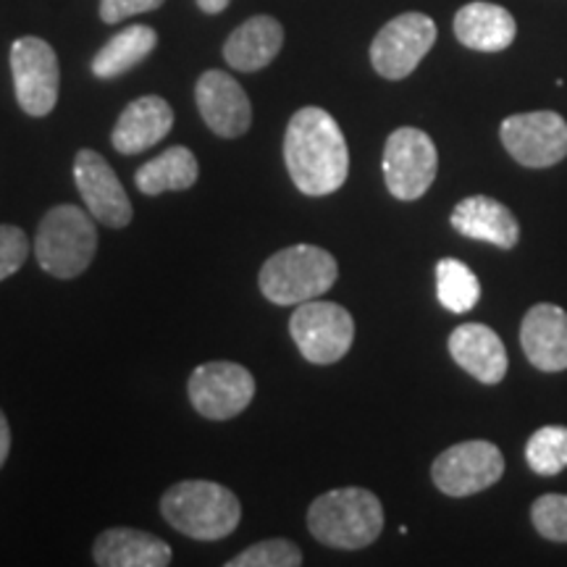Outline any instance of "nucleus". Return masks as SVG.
<instances>
[{"label": "nucleus", "mask_w": 567, "mask_h": 567, "mask_svg": "<svg viewBox=\"0 0 567 567\" xmlns=\"http://www.w3.org/2000/svg\"><path fill=\"white\" fill-rule=\"evenodd\" d=\"M174 126V111L163 97L145 95L132 101L113 126L111 145L122 155L151 151Z\"/></svg>", "instance_id": "nucleus-17"}, {"label": "nucleus", "mask_w": 567, "mask_h": 567, "mask_svg": "<svg viewBox=\"0 0 567 567\" xmlns=\"http://www.w3.org/2000/svg\"><path fill=\"white\" fill-rule=\"evenodd\" d=\"M384 182L396 200H417L436 179L439 153L434 140L415 126H402L389 134L384 145Z\"/></svg>", "instance_id": "nucleus-7"}, {"label": "nucleus", "mask_w": 567, "mask_h": 567, "mask_svg": "<svg viewBox=\"0 0 567 567\" xmlns=\"http://www.w3.org/2000/svg\"><path fill=\"white\" fill-rule=\"evenodd\" d=\"M436 297L450 313H467L481 300L478 276L463 260L444 258L436 264Z\"/></svg>", "instance_id": "nucleus-24"}, {"label": "nucleus", "mask_w": 567, "mask_h": 567, "mask_svg": "<svg viewBox=\"0 0 567 567\" xmlns=\"http://www.w3.org/2000/svg\"><path fill=\"white\" fill-rule=\"evenodd\" d=\"M229 3L231 0H197V6H200V11L205 13H221Z\"/></svg>", "instance_id": "nucleus-31"}, {"label": "nucleus", "mask_w": 567, "mask_h": 567, "mask_svg": "<svg viewBox=\"0 0 567 567\" xmlns=\"http://www.w3.org/2000/svg\"><path fill=\"white\" fill-rule=\"evenodd\" d=\"M452 226L467 239L496 245L502 250H513L520 243V224H517L515 213L486 195L465 197L452 210Z\"/></svg>", "instance_id": "nucleus-18"}, {"label": "nucleus", "mask_w": 567, "mask_h": 567, "mask_svg": "<svg viewBox=\"0 0 567 567\" xmlns=\"http://www.w3.org/2000/svg\"><path fill=\"white\" fill-rule=\"evenodd\" d=\"M189 402L208 421H231L250 408L255 379L245 365L216 360L197 365L189 375Z\"/></svg>", "instance_id": "nucleus-11"}, {"label": "nucleus", "mask_w": 567, "mask_h": 567, "mask_svg": "<svg viewBox=\"0 0 567 567\" xmlns=\"http://www.w3.org/2000/svg\"><path fill=\"white\" fill-rule=\"evenodd\" d=\"M505 151L528 168H549L567 158V122L555 111L507 116L499 126Z\"/></svg>", "instance_id": "nucleus-12"}, {"label": "nucleus", "mask_w": 567, "mask_h": 567, "mask_svg": "<svg viewBox=\"0 0 567 567\" xmlns=\"http://www.w3.org/2000/svg\"><path fill=\"white\" fill-rule=\"evenodd\" d=\"M520 344L530 365L544 373L567 368V310L551 302H538L520 326Z\"/></svg>", "instance_id": "nucleus-15"}, {"label": "nucleus", "mask_w": 567, "mask_h": 567, "mask_svg": "<svg viewBox=\"0 0 567 567\" xmlns=\"http://www.w3.org/2000/svg\"><path fill=\"white\" fill-rule=\"evenodd\" d=\"M339 276L337 258L316 245L284 247L260 268L258 284L274 305H302L329 292Z\"/></svg>", "instance_id": "nucleus-4"}, {"label": "nucleus", "mask_w": 567, "mask_h": 567, "mask_svg": "<svg viewBox=\"0 0 567 567\" xmlns=\"http://www.w3.org/2000/svg\"><path fill=\"white\" fill-rule=\"evenodd\" d=\"M172 557L161 536L137 528H109L92 544V559L101 567H166Z\"/></svg>", "instance_id": "nucleus-19"}, {"label": "nucleus", "mask_w": 567, "mask_h": 567, "mask_svg": "<svg viewBox=\"0 0 567 567\" xmlns=\"http://www.w3.org/2000/svg\"><path fill=\"white\" fill-rule=\"evenodd\" d=\"M289 334L308 363L331 365L342 360L354 342L350 310L337 302L308 300L289 318Z\"/></svg>", "instance_id": "nucleus-6"}, {"label": "nucleus", "mask_w": 567, "mask_h": 567, "mask_svg": "<svg viewBox=\"0 0 567 567\" xmlns=\"http://www.w3.org/2000/svg\"><path fill=\"white\" fill-rule=\"evenodd\" d=\"M30 258V237L24 229L11 224H0V281L19 271Z\"/></svg>", "instance_id": "nucleus-28"}, {"label": "nucleus", "mask_w": 567, "mask_h": 567, "mask_svg": "<svg viewBox=\"0 0 567 567\" xmlns=\"http://www.w3.org/2000/svg\"><path fill=\"white\" fill-rule=\"evenodd\" d=\"M74 182L95 221L111 226V229L130 226L134 216L130 195H126L124 184L118 182L116 172L101 153L87 151V147L76 153Z\"/></svg>", "instance_id": "nucleus-13"}, {"label": "nucleus", "mask_w": 567, "mask_h": 567, "mask_svg": "<svg viewBox=\"0 0 567 567\" xmlns=\"http://www.w3.org/2000/svg\"><path fill=\"white\" fill-rule=\"evenodd\" d=\"M161 515L182 536L218 542L243 520V505L231 488L213 481H182L163 494Z\"/></svg>", "instance_id": "nucleus-3"}, {"label": "nucleus", "mask_w": 567, "mask_h": 567, "mask_svg": "<svg viewBox=\"0 0 567 567\" xmlns=\"http://www.w3.org/2000/svg\"><path fill=\"white\" fill-rule=\"evenodd\" d=\"M158 45V34H155L153 27L134 24L126 27L118 34L105 42L101 51L92 59V74L97 80H113V76H122L126 71L137 66L155 51Z\"/></svg>", "instance_id": "nucleus-23"}, {"label": "nucleus", "mask_w": 567, "mask_h": 567, "mask_svg": "<svg viewBox=\"0 0 567 567\" xmlns=\"http://www.w3.org/2000/svg\"><path fill=\"white\" fill-rule=\"evenodd\" d=\"M284 45V27L274 17H252L229 34L224 45V59L231 69L252 71L266 69Z\"/></svg>", "instance_id": "nucleus-21"}, {"label": "nucleus", "mask_w": 567, "mask_h": 567, "mask_svg": "<svg viewBox=\"0 0 567 567\" xmlns=\"http://www.w3.org/2000/svg\"><path fill=\"white\" fill-rule=\"evenodd\" d=\"M502 473H505V457L499 446L484 439L450 446L431 465V478L446 496H473L484 492L502 478Z\"/></svg>", "instance_id": "nucleus-10"}, {"label": "nucleus", "mask_w": 567, "mask_h": 567, "mask_svg": "<svg viewBox=\"0 0 567 567\" xmlns=\"http://www.w3.org/2000/svg\"><path fill=\"white\" fill-rule=\"evenodd\" d=\"M197 174H200V166H197L195 153L184 145H174L158 158L140 166L134 184L142 195L158 197L163 193H184L197 182Z\"/></svg>", "instance_id": "nucleus-22"}, {"label": "nucleus", "mask_w": 567, "mask_h": 567, "mask_svg": "<svg viewBox=\"0 0 567 567\" xmlns=\"http://www.w3.org/2000/svg\"><path fill=\"white\" fill-rule=\"evenodd\" d=\"M13 90L27 116H48L59 103V55L42 38H19L9 53Z\"/></svg>", "instance_id": "nucleus-8"}, {"label": "nucleus", "mask_w": 567, "mask_h": 567, "mask_svg": "<svg viewBox=\"0 0 567 567\" xmlns=\"http://www.w3.org/2000/svg\"><path fill=\"white\" fill-rule=\"evenodd\" d=\"M284 161L302 195L337 193L350 174V151L337 118L316 105L297 111L284 134Z\"/></svg>", "instance_id": "nucleus-1"}, {"label": "nucleus", "mask_w": 567, "mask_h": 567, "mask_svg": "<svg viewBox=\"0 0 567 567\" xmlns=\"http://www.w3.org/2000/svg\"><path fill=\"white\" fill-rule=\"evenodd\" d=\"M436 42V24L425 13L410 11L381 27L371 42V63L384 80H405Z\"/></svg>", "instance_id": "nucleus-9"}, {"label": "nucleus", "mask_w": 567, "mask_h": 567, "mask_svg": "<svg viewBox=\"0 0 567 567\" xmlns=\"http://www.w3.org/2000/svg\"><path fill=\"white\" fill-rule=\"evenodd\" d=\"M534 528L549 542L567 544V494H544L530 507Z\"/></svg>", "instance_id": "nucleus-27"}, {"label": "nucleus", "mask_w": 567, "mask_h": 567, "mask_svg": "<svg viewBox=\"0 0 567 567\" xmlns=\"http://www.w3.org/2000/svg\"><path fill=\"white\" fill-rule=\"evenodd\" d=\"M452 360L481 384L494 386L507 375V350L484 323H463L450 334Z\"/></svg>", "instance_id": "nucleus-16"}, {"label": "nucleus", "mask_w": 567, "mask_h": 567, "mask_svg": "<svg viewBox=\"0 0 567 567\" xmlns=\"http://www.w3.org/2000/svg\"><path fill=\"white\" fill-rule=\"evenodd\" d=\"M229 567H300L302 551L289 538H266L226 563Z\"/></svg>", "instance_id": "nucleus-26"}, {"label": "nucleus", "mask_w": 567, "mask_h": 567, "mask_svg": "<svg viewBox=\"0 0 567 567\" xmlns=\"http://www.w3.org/2000/svg\"><path fill=\"white\" fill-rule=\"evenodd\" d=\"M526 463L538 476H557L567 467V425H544L530 434Z\"/></svg>", "instance_id": "nucleus-25"}, {"label": "nucleus", "mask_w": 567, "mask_h": 567, "mask_svg": "<svg viewBox=\"0 0 567 567\" xmlns=\"http://www.w3.org/2000/svg\"><path fill=\"white\" fill-rule=\"evenodd\" d=\"M9 452H11V425H9V417L3 415V410H0V467H3L6 460H9Z\"/></svg>", "instance_id": "nucleus-30"}, {"label": "nucleus", "mask_w": 567, "mask_h": 567, "mask_svg": "<svg viewBox=\"0 0 567 567\" xmlns=\"http://www.w3.org/2000/svg\"><path fill=\"white\" fill-rule=\"evenodd\" d=\"M97 252V229L90 210L76 205H55L42 216L34 255L45 274L55 279H76Z\"/></svg>", "instance_id": "nucleus-5"}, {"label": "nucleus", "mask_w": 567, "mask_h": 567, "mask_svg": "<svg viewBox=\"0 0 567 567\" xmlns=\"http://www.w3.org/2000/svg\"><path fill=\"white\" fill-rule=\"evenodd\" d=\"M513 13L496 3H467L455 13V38L478 53H499L515 42Z\"/></svg>", "instance_id": "nucleus-20"}, {"label": "nucleus", "mask_w": 567, "mask_h": 567, "mask_svg": "<svg viewBox=\"0 0 567 567\" xmlns=\"http://www.w3.org/2000/svg\"><path fill=\"white\" fill-rule=\"evenodd\" d=\"M195 101L203 122L224 140L243 137L252 124V105L243 84L224 71H205L195 84Z\"/></svg>", "instance_id": "nucleus-14"}, {"label": "nucleus", "mask_w": 567, "mask_h": 567, "mask_svg": "<svg viewBox=\"0 0 567 567\" xmlns=\"http://www.w3.org/2000/svg\"><path fill=\"white\" fill-rule=\"evenodd\" d=\"M308 528L323 547L365 549L384 530V507L368 488H334L310 505Z\"/></svg>", "instance_id": "nucleus-2"}, {"label": "nucleus", "mask_w": 567, "mask_h": 567, "mask_svg": "<svg viewBox=\"0 0 567 567\" xmlns=\"http://www.w3.org/2000/svg\"><path fill=\"white\" fill-rule=\"evenodd\" d=\"M161 3L163 0H101V19L105 24H118L137 13L155 11Z\"/></svg>", "instance_id": "nucleus-29"}]
</instances>
